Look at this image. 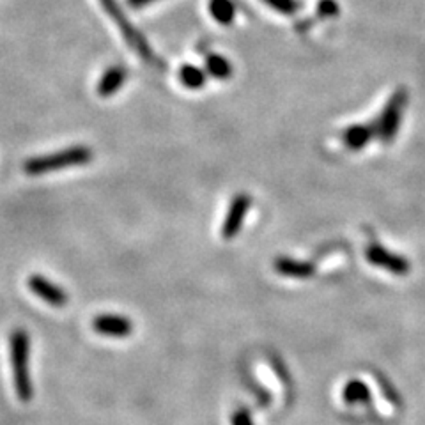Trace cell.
<instances>
[{
  "label": "cell",
  "mask_w": 425,
  "mask_h": 425,
  "mask_svg": "<svg viewBox=\"0 0 425 425\" xmlns=\"http://www.w3.org/2000/svg\"><path fill=\"white\" fill-rule=\"evenodd\" d=\"M9 360L16 395L22 403H31L34 395L31 377V337L25 330H15L9 337Z\"/></svg>",
  "instance_id": "6da1fadb"
},
{
  "label": "cell",
  "mask_w": 425,
  "mask_h": 425,
  "mask_svg": "<svg viewBox=\"0 0 425 425\" xmlns=\"http://www.w3.org/2000/svg\"><path fill=\"white\" fill-rule=\"evenodd\" d=\"M92 330L99 335H105V337L122 338L131 335L133 323L128 317H124V315L105 314L98 315V317L92 321Z\"/></svg>",
  "instance_id": "ba28073f"
},
{
  "label": "cell",
  "mask_w": 425,
  "mask_h": 425,
  "mask_svg": "<svg viewBox=\"0 0 425 425\" xmlns=\"http://www.w3.org/2000/svg\"><path fill=\"white\" fill-rule=\"evenodd\" d=\"M342 395H344V401L347 404L367 403L368 398H370V390H368V387L363 381H350V383L345 384Z\"/></svg>",
  "instance_id": "9a60e30c"
},
{
  "label": "cell",
  "mask_w": 425,
  "mask_h": 425,
  "mask_svg": "<svg viewBox=\"0 0 425 425\" xmlns=\"http://www.w3.org/2000/svg\"><path fill=\"white\" fill-rule=\"evenodd\" d=\"M266 2H268L271 8L277 9V11L285 13V15H292V13L300 8L296 0H266Z\"/></svg>",
  "instance_id": "2e32d148"
},
{
  "label": "cell",
  "mask_w": 425,
  "mask_h": 425,
  "mask_svg": "<svg viewBox=\"0 0 425 425\" xmlns=\"http://www.w3.org/2000/svg\"><path fill=\"white\" fill-rule=\"evenodd\" d=\"M275 268L280 275L285 277H294V278H307L314 273V266L307 264L303 261H294V259H278L275 262Z\"/></svg>",
  "instance_id": "8fae6325"
},
{
  "label": "cell",
  "mask_w": 425,
  "mask_h": 425,
  "mask_svg": "<svg viewBox=\"0 0 425 425\" xmlns=\"http://www.w3.org/2000/svg\"><path fill=\"white\" fill-rule=\"evenodd\" d=\"M179 80L186 89H202L206 84V71L192 64H186L179 69Z\"/></svg>",
  "instance_id": "4fadbf2b"
},
{
  "label": "cell",
  "mask_w": 425,
  "mask_h": 425,
  "mask_svg": "<svg viewBox=\"0 0 425 425\" xmlns=\"http://www.w3.org/2000/svg\"><path fill=\"white\" fill-rule=\"evenodd\" d=\"M404 105H406V94H404V91H398L391 96L388 105L384 106V110L380 119V126H377L380 137L383 138V141H391V138L395 137V133L398 131V124H401V119H403Z\"/></svg>",
  "instance_id": "277c9868"
},
{
  "label": "cell",
  "mask_w": 425,
  "mask_h": 425,
  "mask_svg": "<svg viewBox=\"0 0 425 425\" xmlns=\"http://www.w3.org/2000/svg\"><path fill=\"white\" fill-rule=\"evenodd\" d=\"M101 4H103V8L108 11V15H110L112 18L119 23V29H121L122 34L126 36V39H128V43L131 45V48L135 50V52H137L145 62H149V64H152V66L158 64V59L154 57V53H152L151 46L147 45V41H145L144 36L138 34V32L133 29L131 23H129L128 20L122 16L121 9H119L117 4H115V0H101Z\"/></svg>",
  "instance_id": "3957f363"
},
{
  "label": "cell",
  "mask_w": 425,
  "mask_h": 425,
  "mask_svg": "<svg viewBox=\"0 0 425 425\" xmlns=\"http://www.w3.org/2000/svg\"><path fill=\"white\" fill-rule=\"evenodd\" d=\"M252 206L250 195L247 194H238L232 199L231 206H229L227 217H225L224 225H222V236L225 239H232L239 234L241 227L245 224L247 212Z\"/></svg>",
  "instance_id": "5b68a950"
},
{
  "label": "cell",
  "mask_w": 425,
  "mask_h": 425,
  "mask_svg": "<svg viewBox=\"0 0 425 425\" xmlns=\"http://www.w3.org/2000/svg\"><path fill=\"white\" fill-rule=\"evenodd\" d=\"M372 137H374V129L370 126L356 124L345 129L344 142L351 151H360V149H363L370 142Z\"/></svg>",
  "instance_id": "30bf717a"
},
{
  "label": "cell",
  "mask_w": 425,
  "mask_h": 425,
  "mask_svg": "<svg viewBox=\"0 0 425 425\" xmlns=\"http://www.w3.org/2000/svg\"><path fill=\"white\" fill-rule=\"evenodd\" d=\"M29 289L34 292L39 300L52 305V307L61 308L68 303V294H66L64 289H62L61 285L53 284L52 280L45 278L43 275H32V277L29 278Z\"/></svg>",
  "instance_id": "52a82bcc"
},
{
  "label": "cell",
  "mask_w": 425,
  "mask_h": 425,
  "mask_svg": "<svg viewBox=\"0 0 425 425\" xmlns=\"http://www.w3.org/2000/svg\"><path fill=\"white\" fill-rule=\"evenodd\" d=\"M209 13L218 23L222 25H229L232 23L236 15V8L231 0H211L209 2Z\"/></svg>",
  "instance_id": "5bb4252c"
},
{
  "label": "cell",
  "mask_w": 425,
  "mask_h": 425,
  "mask_svg": "<svg viewBox=\"0 0 425 425\" xmlns=\"http://www.w3.org/2000/svg\"><path fill=\"white\" fill-rule=\"evenodd\" d=\"M151 2H154V0H128V4L131 8H144V6L151 4Z\"/></svg>",
  "instance_id": "ac0fdd59"
},
{
  "label": "cell",
  "mask_w": 425,
  "mask_h": 425,
  "mask_svg": "<svg viewBox=\"0 0 425 425\" xmlns=\"http://www.w3.org/2000/svg\"><path fill=\"white\" fill-rule=\"evenodd\" d=\"M128 78V71H126L122 66H114V68H108L105 73H103L101 80L98 82V92L101 98H110L114 96L119 89L122 87V84Z\"/></svg>",
  "instance_id": "9c48e42d"
},
{
  "label": "cell",
  "mask_w": 425,
  "mask_h": 425,
  "mask_svg": "<svg viewBox=\"0 0 425 425\" xmlns=\"http://www.w3.org/2000/svg\"><path fill=\"white\" fill-rule=\"evenodd\" d=\"M317 9H319V15L328 16V18H330V16H337L338 13V6L335 0H321Z\"/></svg>",
  "instance_id": "e0dca14e"
},
{
  "label": "cell",
  "mask_w": 425,
  "mask_h": 425,
  "mask_svg": "<svg viewBox=\"0 0 425 425\" xmlns=\"http://www.w3.org/2000/svg\"><path fill=\"white\" fill-rule=\"evenodd\" d=\"M365 257L370 264L383 268V270L390 271L394 275H406L410 271V262L401 255H395L383 248L381 245H370L365 252Z\"/></svg>",
  "instance_id": "8992f818"
},
{
  "label": "cell",
  "mask_w": 425,
  "mask_h": 425,
  "mask_svg": "<svg viewBox=\"0 0 425 425\" xmlns=\"http://www.w3.org/2000/svg\"><path fill=\"white\" fill-rule=\"evenodd\" d=\"M92 149L87 145H73V147L62 149V151L52 152L46 156H38L25 161L23 171L29 175H43L50 172H57L62 168L80 167L92 161Z\"/></svg>",
  "instance_id": "7a4b0ae2"
},
{
  "label": "cell",
  "mask_w": 425,
  "mask_h": 425,
  "mask_svg": "<svg viewBox=\"0 0 425 425\" xmlns=\"http://www.w3.org/2000/svg\"><path fill=\"white\" fill-rule=\"evenodd\" d=\"M206 71H208V75H211L212 78L227 80L232 76V66L225 57L212 53V55H209V57L206 59Z\"/></svg>",
  "instance_id": "7c38bea8"
}]
</instances>
